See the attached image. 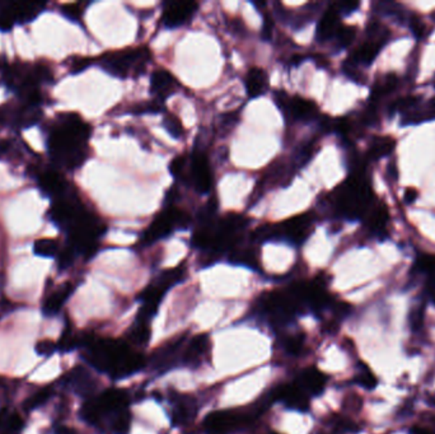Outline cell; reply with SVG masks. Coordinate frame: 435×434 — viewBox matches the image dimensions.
<instances>
[{
	"mask_svg": "<svg viewBox=\"0 0 435 434\" xmlns=\"http://www.w3.org/2000/svg\"><path fill=\"white\" fill-rule=\"evenodd\" d=\"M90 135V125L79 115L73 113L59 115L47 139L54 161L69 170L81 167L87 158L85 144Z\"/></svg>",
	"mask_w": 435,
	"mask_h": 434,
	"instance_id": "1",
	"label": "cell"
},
{
	"mask_svg": "<svg viewBox=\"0 0 435 434\" xmlns=\"http://www.w3.org/2000/svg\"><path fill=\"white\" fill-rule=\"evenodd\" d=\"M149 61L150 51L148 47H134L104 54L98 59V64L110 74L126 78L129 75L143 73Z\"/></svg>",
	"mask_w": 435,
	"mask_h": 434,
	"instance_id": "2",
	"label": "cell"
},
{
	"mask_svg": "<svg viewBox=\"0 0 435 434\" xmlns=\"http://www.w3.org/2000/svg\"><path fill=\"white\" fill-rule=\"evenodd\" d=\"M335 199L338 211L343 216L354 219L366 213L373 200V193L367 182L354 176L338 187Z\"/></svg>",
	"mask_w": 435,
	"mask_h": 434,
	"instance_id": "3",
	"label": "cell"
},
{
	"mask_svg": "<svg viewBox=\"0 0 435 434\" xmlns=\"http://www.w3.org/2000/svg\"><path fill=\"white\" fill-rule=\"evenodd\" d=\"M188 225V216L177 208H168L159 213L144 234V242L151 243L167 237L176 227Z\"/></svg>",
	"mask_w": 435,
	"mask_h": 434,
	"instance_id": "4",
	"label": "cell"
},
{
	"mask_svg": "<svg viewBox=\"0 0 435 434\" xmlns=\"http://www.w3.org/2000/svg\"><path fill=\"white\" fill-rule=\"evenodd\" d=\"M315 218L312 213H303L289 218L286 222L275 225V237H286L294 245H300L307 240L313 230Z\"/></svg>",
	"mask_w": 435,
	"mask_h": 434,
	"instance_id": "5",
	"label": "cell"
},
{
	"mask_svg": "<svg viewBox=\"0 0 435 434\" xmlns=\"http://www.w3.org/2000/svg\"><path fill=\"white\" fill-rule=\"evenodd\" d=\"M275 101L279 107L289 116L290 120L309 121L315 119L318 115V107L313 101H309L306 98L289 97L284 92L277 93Z\"/></svg>",
	"mask_w": 435,
	"mask_h": 434,
	"instance_id": "6",
	"label": "cell"
},
{
	"mask_svg": "<svg viewBox=\"0 0 435 434\" xmlns=\"http://www.w3.org/2000/svg\"><path fill=\"white\" fill-rule=\"evenodd\" d=\"M197 3L194 1H173L168 3L163 10L162 21L168 29H177L190 22L197 10Z\"/></svg>",
	"mask_w": 435,
	"mask_h": 434,
	"instance_id": "7",
	"label": "cell"
},
{
	"mask_svg": "<svg viewBox=\"0 0 435 434\" xmlns=\"http://www.w3.org/2000/svg\"><path fill=\"white\" fill-rule=\"evenodd\" d=\"M246 421H247L246 418L242 415H238V414L228 412H214L205 418L204 426L209 433L227 434L229 433L231 431L242 427L243 424H246Z\"/></svg>",
	"mask_w": 435,
	"mask_h": 434,
	"instance_id": "8",
	"label": "cell"
},
{
	"mask_svg": "<svg viewBox=\"0 0 435 434\" xmlns=\"http://www.w3.org/2000/svg\"><path fill=\"white\" fill-rule=\"evenodd\" d=\"M191 180L200 194H208L213 186V175L206 156L202 152H195L191 159Z\"/></svg>",
	"mask_w": 435,
	"mask_h": 434,
	"instance_id": "9",
	"label": "cell"
},
{
	"mask_svg": "<svg viewBox=\"0 0 435 434\" xmlns=\"http://www.w3.org/2000/svg\"><path fill=\"white\" fill-rule=\"evenodd\" d=\"M179 87L180 83L168 70H157L150 78V92L159 102L176 93Z\"/></svg>",
	"mask_w": 435,
	"mask_h": 434,
	"instance_id": "10",
	"label": "cell"
},
{
	"mask_svg": "<svg viewBox=\"0 0 435 434\" xmlns=\"http://www.w3.org/2000/svg\"><path fill=\"white\" fill-rule=\"evenodd\" d=\"M15 23H28L36 19L46 7L45 3H0Z\"/></svg>",
	"mask_w": 435,
	"mask_h": 434,
	"instance_id": "11",
	"label": "cell"
},
{
	"mask_svg": "<svg viewBox=\"0 0 435 434\" xmlns=\"http://www.w3.org/2000/svg\"><path fill=\"white\" fill-rule=\"evenodd\" d=\"M38 186L44 194L53 196L55 199L61 198L68 191V184L60 173L47 170L38 175Z\"/></svg>",
	"mask_w": 435,
	"mask_h": 434,
	"instance_id": "12",
	"label": "cell"
},
{
	"mask_svg": "<svg viewBox=\"0 0 435 434\" xmlns=\"http://www.w3.org/2000/svg\"><path fill=\"white\" fill-rule=\"evenodd\" d=\"M274 396L284 401L289 408L306 412L308 409V399L303 389L297 385H283L274 391Z\"/></svg>",
	"mask_w": 435,
	"mask_h": 434,
	"instance_id": "13",
	"label": "cell"
},
{
	"mask_svg": "<svg viewBox=\"0 0 435 434\" xmlns=\"http://www.w3.org/2000/svg\"><path fill=\"white\" fill-rule=\"evenodd\" d=\"M340 21H338V12L336 8H331L320 19L317 27V38L318 41H327L330 38H335L340 30Z\"/></svg>",
	"mask_w": 435,
	"mask_h": 434,
	"instance_id": "14",
	"label": "cell"
},
{
	"mask_svg": "<svg viewBox=\"0 0 435 434\" xmlns=\"http://www.w3.org/2000/svg\"><path fill=\"white\" fill-rule=\"evenodd\" d=\"M269 87L268 75L261 67H251L246 75V90L251 98L263 96Z\"/></svg>",
	"mask_w": 435,
	"mask_h": 434,
	"instance_id": "15",
	"label": "cell"
},
{
	"mask_svg": "<svg viewBox=\"0 0 435 434\" xmlns=\"http://www.w3.org/2000/svg\"><path fill=\"white\" fill-rule=\"evenodd\" d=\"M209 348V337L205 334H200L194 337L183 353V362L186 364H196L197 362H202V358L208 353Z\"/></svg>",
	"mask_w": 435,
	"mask_h": 434,
	"instance_id": "16",
	"label": "cell"
},
{
	"mask_svg": "<svg viewBox=\"0 0 435 434\" xmlns=\"http://www.w3.org/2000/svg\"><path fill=\"white\" fill-rule=\"evenodd\" d=\"M67 383L81 395H88L95 389V381L84 368H75L68 374Z\"/></svg>",
	"mask_w": 435,
	"mask_h": 434,
	"instance_id": "17",
	"label": "cell"
},
{
	"mask_svg": "<svg viewBox=\"0 0 435 434\" xmlns=\"http://www.w3.org/2000/svg\"><path fill=\"white\" fill-rule=\"evenodd\" d=\"M72 293H73L72 284L67 283V284L63 285L60 289H58L56 292H54L51 296L47 297V300H45V303L42 306V312L46 316H54V314H58Z\"/></svg>",
	"mask_w": 435,
	"mask_h": 434,
	"instance_id": "18",
	"label": "cell"
},
{
	"mask_svg": "<svg viewBox=\"0 0 435 434\" xmlns=\"http://www.w3.org/2000/svg\"><path fill=\"white\" fill-rule=\"evenodd\" d=\"M381 46H382V41H378V40H370L368 42H364L363 45L356 49V51L353 54L352 59H349V61L354 64L361 63V64L369 65L377 58V55L381 50Z\"/></svg>",
	"mask_w": 435,
	"mask_h": 434,
	"instance_id": "19",
	"label": "cell"
},
{
	"mask_svg": "<svg viewBox=\"0 0 435 434\" xmlns=\"http://www.w3.org/2000/svg\"><path fill=\"white\" fill-rule=\"evenodd\" d=\"M326 383V378L318 369L308 368L300 376V386L302 389H307L311 394H321Z\"/></svg>",
	"mask_w": 435,
	"mask_h": 434,
	"instance_id": "20",
	"label": "cell"
},
{
	"mask_svg": "<svg viewBox=\"0 0 435 434\" xmlns=\"http://www.w3.org/2000/svg\"><path fill=\"white\" fill-rule=\"evenodd\" d=\"M395 147H396V142L390 136H378L375 138V142L372 143L368 156L372 159H379L392 153Z\"/></svg>",
	"mask_w": 435,
	"mask_h": 434,
	"instance_id": "21",
	"label": "cell"
},
{
	"mask_svg": "<svg viewBox=\"0 0 435 434\" xmlns=\"http://www.w3.org/2000/svg\"><path fill=\"white\" fill-rule=\"evenodd\" d=\"M195 403L188 400H180L177 401L174 409V424H186L190 420L195 417Z\"/></svg>",
	"mask_w": 435,
	"mask_h": 434,
	"instance_id": "22",
	"label": "cell"
},
{
	"mask_svg": "<svg viewBox=\"0 0 435 434\" xmlns=\"http://www.w3.org/2000/svg\"><path fill=\"white\" fill-rule=\"evenodd\" d=\"M149 322L136 321L129 332V339L136 345H147L150 339Z\"/></svg>",
	"mask_w": 435,
	"mask_h": 434,
	"instance_id": "23",
	"label": "cell"
},
{
	"mask_svg": "<svg viewBox=\"0 0 435 434\" xmlns=\"http://www.w3.org/2000/svg\"><path fill=\"white\" fill-rule=\"evenodd\" d=\"M33 252L42 257H55L59 254V243L54 239H40L33 245Z\"/></svg>",
	"mask_w": 435,
	"mask_h": 434,
	"instance_id": "24",
	"label": "cell"
},
{
	"mask_svg": "<svg viewBox=\"0 0 435 434\" xmlns=\"http://www.w3.org/2000/svg\"><path fill=\"white\" fill-rule=\"evenodd\" d=\"M387 220H388V210L384 205H379L369 219V227L373 232H383L387 225Z\"/></svg>",
	"mask_w": 435,
	"mask_h": 434,
	"instance_id": "25",
	"label": "cell"
},
{
	"mask_svg": "<svg viewBox=\"0 0 435 434\" xmlns=\"http://www.w3.org/2000/svg\"><path fill=\"white\" fill-rule=\"evenodd\" d=\"M231 262H236V264H243V265L252 266V268H257L258 257H257V255H256L254 250L246 248V250H240V251H234Z\"/></svg>",
	"mask_w": 435,
	"mask_h": 434,
	"instance_id": "26",
	"label": "cell"
},
{
	"mask_svg": "<svg viewBox=\"0 0 435 434\" xmlns=\"http://www.w3.org/2000/svg\"><path fill=\"white\" fill-rule=\"evenodd\" d=\"M420 97L418 96H406L396 99L390 107L391 113H396V111H409L410 108H413L419 104Z\"/></svg>",
	"mask_w": 435,
	"mask_h": 434,
	"instance_id": "27",
	"label": "cell"
},
{
	"mask_svg": "<svg viewBox=\"0 0 435 434\" xmlns=\"http://www.w3.org/2000/svg\"><path fill=\"white\" fill-rule=\"evenodd\" d=\"M356 36V29L352 27V26H341L340 30L335 38H338V47L344 49L347 47L354 41V38Z\"/></svg>",
	"mask_w": 435,
	"mask_h": 434,
	"instance_id": "28",
	"label": "cell"
},
{
	"mask_svg": "<svg viewBox=\"0 0 435 434\" xmlns=\"http://www.w3.org/2000/svg\"><path fill=\"white\" fill-rule=\"evenodd\" d=\"M51 394H53V392H51V389H50L38 391V394H35L33 396H31L30 399L26 401L24 408H26L27 410H35V409H38L41 405L45 404L46 401L49 400V397L51 396Z\"/></svg>",
	"mask_w": 435,
	"mask_h": 434,
	"instance_id": "29",
	"label": "cell"
},
{
	"mask_svg": "<svg viewBox=\"0 0 435 434\" xmlns=\"http://www.w3.org/2000/svg\"><path fill=\"white\" fill-rule=\"evenodd\" d=\"M396 86H397V77L395 74L386 75L384 81L375 87L373 95L375 97H381V96L390 93L391 90H395Z\"/></svg>",
	"mask_w": 435,
	"mask_h": 434,
	"instance_id": "30",
	"label": "cell"
},
{
	"mask_svg": "<svg viewBox=\"0 0 435 434\" xmlns=\"http://www.w3.org/2000/svg\"><path fill=\"white\" fill-rule=\"evenodd\" d=\"M130 423H131V418H130V414L128 412H117L116 418L113 421V431L116 434H125L130 428Z\"/></svg>",
	"mask_w": 435,
	"mask_h": 434,
	"instance_id": "31",
	"label": "cell"
},
{
	"mask_svg": "<svg viewBox=\"0 0 435 434\" xmlns=\"http://www.w3.org/2000/svg\"><path fill=\"white\" fill-rule=\"evenodd\" d=\"M165 127L167 129V131L170 134L176 136V138H181L183 136V127L181 124V121L177 119V116H174L172 113H167L165 118Z\"/></svg>",
	"mask_w": 435,
	"mask_h": 434,
	"instance_id": "32",
	"label": "cell"
},
{
	"mask_svg": "<svg viewBox=\"0 0 435 434\" xmlns=\"http://www.w3.org/2000/svg\"><path fill=\"white\" fill-rule=\"evenodd\" d=\"M1 428L4 431L3 434H19L23 428L22 419L17 414L8 415V418L4 421V424L1 426Z\"/></svg>",
	"mask_w": 435,
	"mask_h": 434,
	"instance_id": "33",
	"label": "cell"
},
{
	"mask_svg": "<svg viewBox=\"0 0 435 434\" xmlns=\"http://www.w3.org/2000/svg\"><path fill=\"white\" fill-rule=\"evenodd\" d=\"M416 269L425 273H435V256L432 255H422L415 264Z\"/></svg>",
	"mask_w": 435,
	"mask_h": 434,
	"instance_id": "34",
	"label": "cell"
},
{
	"mask_svg": "<svg viewBox=\"0 0 435 434\" xmlns=\"http://www.w3.org/2000/svg\"><path fill=\"white\" fill-rule=\"evenodd\" d=\"M83 6L76 3V4H67L64 7L61 8V12L63 15H65L69 19L72 21H78L82 18L83 15Z\"/></svg>",
	"mask_w": 435,
	"mask_h": 434,
	"instance_id": "35",
	"label": "cell"
},
{
	"mask_svg": "<svg viewBox=\"0 0 435 434\" xmlns=\"http://www.w3.org/2000/svg\"><path fill=\"white\" fill-rule=\"evenodd\" d=\"M90 58H83V56H73L72 59H69V70L72 73H81L84 69L90 67Z\"/></svg>",
	"mask_w": 435,
	"mask_h": 434,
	"instance_id": "36",
	"label": "cell"
},
{
	"mask_svg": "<svg viewBox=\"0 0 435 434\" xmlns=\"http://www.w3.org/2000/svg\"><path fill=\"white\" fill-rule=\"evenodd\" d=\"M74 255L75 251L73 248H70V246H68L67 248H64V250L61 251L60 254H59V257H58V265H59V269L64 270L69 268V266L73 264Z\"/></svg>",
	"mask_w": 435,
	"mask_h": 434,
	"instance_id": "37",
	"label": "cell"
},
{
	"mask_svg": "<svg viewBox=\"0 0 435 434\" xmlns=\"http://www.w3.org/2000/svg\"><path fill=\"white\" fill-rule=\"evenodd\" d=\"M185 166H186V158H185V156H177L171 162L170 171H171L173 176L180 177L181 175L185 171Z\"/></svg>",
	"mask_w": 435,
	"mask_h": 434,
	"instance_id": "38",
	"label": "cell"
},
{
	"mask_svg": "<svg viewBox=\"0 0 435 434\" xmlns=\"http://www.w3.org/2000/svg\"><path fill=\"white\" fill-rule=\"evenodd\" d=\"M56 345L54 344L53 341H49V340H42V341H38L36 345V352L38 355H44V357H49L51 355L56 351Z\"/></svg>",
	"mask_w": 435,
	"mask_h": 434,
	"instance_id": "39",
	"label": "cell"
},
{
	"mask_svg": "<svg viewBox=\"0 0 435 434\" xmlns=\"http://www.w3.org/2000/svg\"><path fill=\"white\" fill-rule=\"evenodd\" d=\"M78 345V341L74 337H72L70 334H65L63 335L60 339V343H59V349L63 352H69L72 349H74L75 346Z\"/></svg>",
	"mask_w": 435,
	"mask_h": 434,
	"instance_id": "40",
	"label": "cell"
},
{
	"mask_svg": "<svg viewBox=\"0 0 435 434\" xmlns=\"http://www.w3.org/2000/svg\"><path fill=\"white\" fill-rule=\"evenodd\" d=\"M286 351L292 354H298L303 346V340L299 337H289L286 341Z\"/></svg>",
	"mask_w": 435,
	"mask_h": 434,
	"instance_id": "41",
	"label": "cell"
},
{
	"mask_svg": "<svg viewBox=\"0 0 435 434\" xmlns=\"http://www.w3.org/2000/svg\"><path fill=\"white\" fill-rule=\"evenodd\" d=\"M424 120H434L435 119V98H432L429 101L425 108L421 111Z\"/></svg>",
	"mask_w": 435,
	"mask_h": 434,
	"instance_id": "42",
	"label": "cell"
},
{
	"mask_svg": "<svg viewBox=\"0 0 435 434\" xmlns=\"http://www.w3.org/2000/svg\"><path fill=\"white\" fill-rule=\"evenodd\" d=\"M358 7H359V3H355V1H344V3L335 4V8L338 12H346V13L353 12Z\"/></svg>",
	"mask_w": 435,
	"mask_h": 434,
	"instance_id": "43",
	"label": "cell"
},
{
	"mask_svg": "<svg viewBox=\"0 0 435 434\" xmlns=\"http://www.w3.org/2000/svg\"><path fill=\"white\" fill-rule=\"evenodd\" d=\"M418 199V190H415L413 187H409L405 190V196H404V200L406 204H413L415 200Z\"/></svg>",
	"mask_w": 435,
	"mask_h": 434,
	"instance_id": "44",
	"label": "cell"
},
{
	"mask_svg": "<svg viewBox=\"0 0 435 434\" xmlns=\"http://www.w3.org/2000/svg\"><path fill=\"white\" fill-rule=\"evenodd\" d=\"M411 24H413V33H415V36H416V38H421V36L424 35V30H425V29H424V26H422V23H421L420 21L413 19Z\"/></svg>",
	"mask_w": 435,
	"mask_h": 434,
	"instance_id": "45",
	"label": "cell"
},
{
	"mask_svg": "<svg viewBox=\"0 0 435 434\" xmlns=\"http://www.w3.org/2000/svg\"><path fill=\"white\" fill-rule=\"evenodd\" d=\"M387 172H388V176H391L393 180L395 179H397V166L395 165L393 162L388 166V168H387Z\"/></svg>",
	"mask_w": 435,
	"mask_h": 434,
	"instance_id": "46",
	"label": "cell"
},
{
	"mask_svg": "<svg viewBox=\"0 0 435 434\" xmlns=\"http://www.w3.org/2000/svg\"><path fill=\"white\" fill-rule=\"evenodd\" d=\"M55 434H74V431L68 427H59L55 429Z\"/></svg>",
	"mask_w": 435,
	"mask_h": 434,
	"instance_id": "47",
	"label": "cell"
}]
</instances>
